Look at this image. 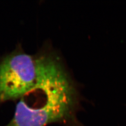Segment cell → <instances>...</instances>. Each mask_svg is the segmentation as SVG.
I'll list each match as a JSON object with an SVG mask.
<instances>
[{
	"instance_id": "obj_2",
	"label": "cell",
	"mask_w": 126,
	"mask_h": 126,
	"mask_svg": "<svg viewBox=\"0 0 126 126\" xmlns=\"http://www.w3.org/2000/svg\"><path fill=\"white\" fill-rule=\"evenodd\" d=\"M36 56L16 52L0 63V102L20 99L33 88L37 78Z\"/></svg>"
},
{
	"instance_id": "obj_1",
	"label": "cell",
	"mask_w": 126,
	"mask_h": 126,
	"mask_svg": "<svg viewBox=\"0 0 126 126\" xmlns=\"http://www.w3.org/2000/svg\"><path fill=\"white\" fill-rule=\"evenodd\" d=\"M36 57V84L18 102L9 126H76L77 94L72 79L56 55L47 53Z\"/></svg>"
}]
</instances>
